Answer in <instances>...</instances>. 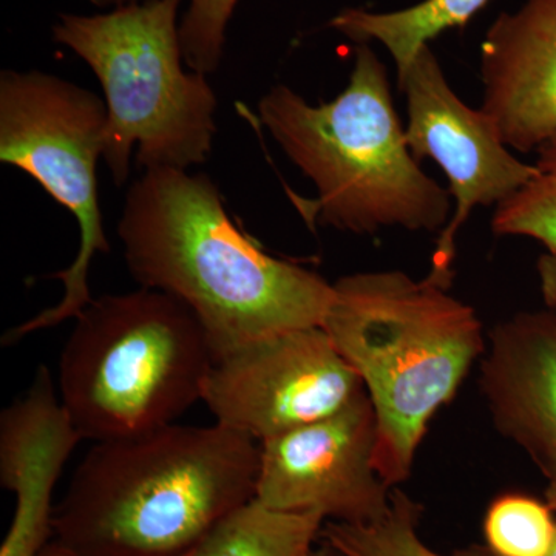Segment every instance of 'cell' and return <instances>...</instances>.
I'll return each instance as SVG.
<instances>
[{"mask_svg":"<svg viewBox=\"0 0 556 556\" xmlns=\"http://www.w3.org/2000/svg\"><path fill=\"white\" fill-rule=\"evenodd\" d=\"M538 281L547 308L556 309V254L544 252L536 262Z\"/></svg>","mask_w":556,"mask_h":556,"instance_id":"20","label":"cell"},{"mask_svg":"<svg viewBox=\"0 0 556 556\" xmlns=\"http://www.w3.org/2000/svg\"><path fill=\"white\" fill-rule=\"evenodd\" d=\"M422 514V504L394 486L386 517L371 525L325 521L320 540L346 556H445L434 552L420 538ZM453 556L473 555L467 548Z\"/></svg>","mask_w":556,"mask_h":556,"instance_id":"16","label":"cell"},{"mask_svg":"<svg viewBox=\"0 0 556 556\" xmlns=\"http://www.w3.org/2000/svg\"><path fill=\"white\" fill-rule=\"evenodd\" d=\"M490 0H422L408 9L375 13L345 9L329 21V27L357 46L382 43L402 75L417 51L452 28L466 27Z\"/></svg>","mask_w":556,"mask_h":556,"instance_id":"14","label":"cell"},{"mask_svg":"<svg viewBox=\"0 0 556 556\" xmlns=\"http://www.w3.org/2000/svg\"><path fill=\"white\" fill-rule=\"evenodd\" d=\"M313 556H346L342 554V552L338 551V548L332 547L331 544H328L327 541L320 540L316 548H314Z\"/></svg>","mask_w":556,"mask_h":556,"instance_id":"22","label":"cell"},{"mask_svg":"<svg viewBox=\"0 0 556 556\" xmlns=\"http://www.w3.org/2000/svg\"><path fill=\"white\" fill-rule=\"evenodd\" d=\"M535 177L507 200L492 217L500 237H527L556 254V135L536 150Z\"/></svg>","mask_w":556,"mask_h":556,"instance_id":"17","label":"cell"},{"mask_svg":"<svg viewBox=\"0 0 556 556\" xmlns=\"http://www.w3.org/2000/svg\"><path fill=\"white\" fill-rule=\"evenodd\" d=\"M484 536L495 556H544L556 540V518L547 503L511 493L486 508Z\"/></svg>","mask_w":556,"mask_h":556,"instance_id":"18","label":"cell"},{"mask_svg":"<svg viewBox=\"0 0 556 556\" xmlns=\"http://www.w3.org/2000/svg\"><path fill=\"white\" fill-rule=\"evenodd\" d=\"M546 503L552 508L556 518V478L547 479Z\"/></svg>","mask_w":556,"mask_h":556,"instance_id":"24","label":"cell"},{"mask_svg":"<svg viewBox=\"0 0 556 556\" xmlns=\"http://www.w3.org/2000/svg\"><path fill=\"white\" fill-rule=\"evenodd\" d=\"M239 0H189L179 21L185 64L192 72L211 75L217 72L225 50L226 30Z\"/></svg>","mask_w":556,"mask_h":556,"instance_id":"19","label":"cell"},{"mask_svg":"<svg viewBox=\"0 0 556 556\" xmlns=\"http://www.w3.org/2000/svg\"><path fill=\"white\" fill-rule=\"evenodd\" d=\"M321 328L364 383L378 422L375 466L391 489L415 466L431 419L484 356L477 311L426 277L369 270L339 278Z\"/></svg>","mask_w":556,"mask_h":556,"instance_id":"3","label":"cell"},{"mask_svg":"<svg viewBox=\"0 0 556 556\" xmlns=\"http://www.w3.org/2000/svg\"><path fill=\"white\" fill-rule=\"evenodd\" d=\"M192 552H190V554L185 555V556H192ZM38 556H76V555H73L72 552L67 551V548L62 547L60 543H56V541H50V543L47 544V546L43 547L42 551H40V554Z\"/></svg>","mask_w":556,"mask_h":556,"instance_id":"21","label":"cell"},{"mask_svg":"<svg viewBox=\"0 0 556 556\" xmlns=\"http://www.w3.org/2000/svg\"><path fill=\"white\" fill-rule=\"evenodd\" d=\"M260 442L225 426L94 442L53 514L76 556H185L254 500Z\"/></svg>","mask_w":556,"mask_h":556,"instance_id":"2","label":"cell"},{"mask_svg":"<svg viewBox=\"0 0 556 556\" xmlns=\"http://www.w3.org/2000/svg\"><path fill=\"white\" fill-rule=\"evenodd\" d=\"M181 2L138 0L91 16L64 13L54 24V42L78 54L104 90L102 159L118 188L135 146L144 170H188L211 155L218 102L206 75L182 68Z\"/></svg>","mask_w":556,"mask_h":556,"instance_id":"6","label":"cell"},{"mask_svg":"<svg viewBox=\"0 0 556 556\" xmlns=\"http://www.w3.org/2000/svg\"><path fill=\"white\" fill-rule=\"evenodd\" d=\"M91 5L98 9H118V7L127 5V3L138 2V0H89Z\"/></svg>","mask_w":556,"mask_h":556,"instance_id":"23","label":"cell"},{"mask_svg":"<svg viewBox=\"0 0 556 556\" xmlns=\"http://www.w3.org/2000/svg\"><path fill=\"white\" fill-rule=\"evenodd\" d=\"M327 519L317 511H281L251 500L218 522L192 556H313Z\"/></svg>","mask_w":556,"mask_h":556,"instance_id":"15","label":"cell"},{"mask_svg":"<svg viewBox=\"0 0 556 556\" xmlns=\"http://www.w3.org/2000/svg\"><path fill=\"white\" fill-rule=\"evenodd\" d=\"M407 100L405 138L417 163L430 159L448 179L455 212L439 233L428 278L452 288L456 236L477 206H497L535 177L533 164L518 160L481 109L457 97L430 46L397 76Z\"/></svg>","mask_w":556,"mask_h":556,"instance_id":"9","label":"cell"},{"mask_svg":"<svg viewBox=\"0 0 556 556\" xmlns=\"http://www.w3.org/2000/svg\"><path fill=\"white\" fill-rule=\"evenodd\" d=\"M481 110L508 149L536 152L556 135V0H526L481 43Z\"/></svg>","mask_w":556,"mask_h":556,"instance_id":"11","label":"cell"},{"mask_svg":"<svg viewBox=\"0 0 556 556\" xmlns=\"http://www.w3.org/2000/svg\"><path fill=\"white\" fill-rule=\"evenodd\" d=\"M479 387L501 437L556 478V309L522 311L486 336Z\"/></svg>","mask_w":556,"mask_h":556,"instance_id":"12","label":"cell"},{"mask_svg":"<svg viewBox=\"0 0 556 556\" xmlns=\"http://www.w3.org/2000/svg\"><path fill=\"white\" fill-rule=\"evenodd\" d=\"M376 413L364 391L334 415L260 442L255 500L345 525L379 521L393 489L376 470Z\"/></svg>","mask_w":556,"mask_h":556,"instance_id":"10","label":"cell"},{"mask_svg":"<svg viewBox=\"0 0 556 556\" xmlns=\"http://www.w3.org/2000/svg\"><path fill=\"white\" fill-rule=\"evenodd\" d=\"M80 441L50 369L40 365L24 396L0 415V484L16 496L0 556H38L50 543L54 486Z\"/></svg>","mask_w":556,"mask_h":556,"instance_id":"13","label":"cell"},{"mask_svg":"<svg viewBox=\"0 0 556 556\" xmlns=\"http://www.w3.org/2000/svg\"><path fill=\"white\" fill-rule=\"evenodd\" d=\"M105 123V102L76 84L38 70L0 73V163L30 175L79 226L78 254L67 269L53 274L64 281L61 302L11 328L3 346L78 317L93 300L90 265L110 251L97 179Z\"/></svg>","mask_w":556,"mask_h":556,"instance_id":"7","label":"cell"},{"mask_svg":"<svg viewBox=\"0 0 556 556\" xmlns=\"http://www.w3.org/2000/svg\"><path fill=\"white\" fill-rule=\"evenodd\" d=\"M364 391L327 331L308 327L215 357L201 401L219 426L262 442L334 415Z\"/></svg>","mask_w":556,"mask_h":556,"instance_id":"8","label":"cell"},{"mask_svg":"<svg viewBox=\"0 0 556 556\" xmlns=\"http://www.w3.org/2000/svg\"><path fill=\"white\" fill-rule=\"evenodd\" d=\"M124 260L141 288L181 300L223 356L252 340L321 327L334 287L268 254L230 218L207 175L144 170L118 223Z\"/></svg>","mask_w":556,"mask_h":556,"instance_id":"1","label":"cell"},{"mask_svg":"<svg viewBox=\"0 0 556 556\" xmlns=\"http://www.w3.org/2000/svg\"><path fill=\"white\" fill-rule=\"evenodd\" d=\"M258 113L316 186L317 199L302 211L306 222L356 236L388 228L441 233L448 225L452 195L413 156L386 64L368 43L354 51L350 80L334 100L311 105L280 84L260 101Z\"/></svg>","mask_w":556,"mask_h":556,"instance_id":"4","label":"cell"},{"mask_svg":"<svg viewBox=\"0 0 556 556\" xmlns=\"http://www.w3.org/2000/svg\"><path fill=\"white\" fill-rule=\"evenodd\" d=\"M60 358V397L83 439L138 437L175 424L203 396L214 362L181 300L155 289L93 299Z\"/></svg>","mask_w":556,"mask_h":556,"instance_id":"5","label":"cell"},{"mask_svg":"<svg viewBox=\"0 0 556 556\" xmlns=\"http://www.w3.org/2000/svg\"><path fill=\"white\" fill-rule=\"evenodd\" d=\"M468 551H470L473 556H495L490 554L489 548L486 547H471L468 548ZM544 556H556V540L554 546H552L551 551H548Z\"/></svg>","mask_w":556,"mask_h":556,"instance_id":"25","label":"cell"}]
</instances>
